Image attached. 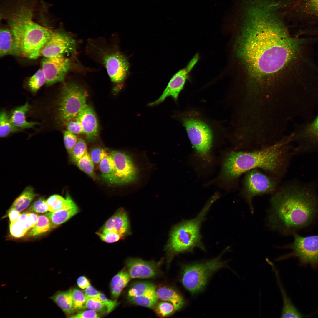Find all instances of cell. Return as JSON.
<instances>
[{"label": "cell", "instance_id": "cell-2", "mask_svg": "<svg viewBox=\"0 0 318 318\" xmlns=\"http://www.w3.org/2000/svg\"><path fill=\"white\" fill-rule=\"evenodd\" d=\"M318 184H286L273 194L266 222L271 229L292 235L318 220Z\"/></svg>", "mask_w": 318, "mask_h": 318}, {"label": "cell", "instance_id": "cell-14", "mask_svg": "<svg viewBox=\"0 0 318 318\" xmlns=\"http://www.w3.org/2000/svg\"><path fill=\"white\" fill-rule=\"evenodd\" d=\"M75 42L67 33L60 30L53 31L49 40L42 48L40 56L51 57L75 49Z\"/></svg>", "mask_w": 318, "mask_h": 318}, {"label": "cell", "instance_id": "cell-50", "mask_svg": "<svg viewBox=\"0 0 318 318\" xmlns=\"http://www.w3.org/2000/svg\"><path fill=\"white\" fill-rule=\"evenodd\" d=\"M78 286L82 289H85L91 285L87 279L84 276H81L79 277L77 281Z\"/></svg>", "mask_w": 318, "mask_h": 318}, {"label": "cell", "instance_id": "cell-21", "mask_svg": "<svg viewBox=\"0 0 318 318\" xmlns=\"http://www.w3.org/2000/svg\"><path fill=\"white\" fill-rule=\"evenodd\" d=\"M79 211L78 207L73 201L64 208L54 211H49L45 214L49 220L52 230L66 222Z\"/></svg>", "mask_w": 318, "mask_h": 318}, {"label": "cell", "instance_id": "cell-6", "mask_svg": "<svg viewBox=\"0 0 318 318\" xmlns=\"http://www.w3.org/2000/svg\"><path fill=\"white\" fill-rule=\"evenodd\" d=\"M87 92L78 85L64 83L56 101L55 114L57 120L64 124L77 116L87 104Z\"/></svg>", "mask_w": 318, "mask_h": 318}, {"label": "cell", "instance_id": "cell-20", "mask_svg": "<svg viewBox=\"0 0 318 318\" xmlns=\"http://www.w3.org/2000/svg\"><path fill=\"white\" fill-rule=\"evenodd\" d=\"M268 263L271 266L276 276V281L281 294L283 305L281 317L302 318L304 317L294 305L290 298L288 296L281 283L278 271L272 262L269 261Z\"/></svg>", "mask_w": 318, "mask_h": 318}, {"label": "cell", "instance_id": "cell-22", "mask_svg": "<svg viewBox=\"0 0 318 318\" xmlns=\"http://www.w3.org/2000/svg\"><path fill=\"white\" fill-rule=\"evenodd\" d=\"M30 108L28 102L13 110L9 116L13 125L18 130L31 128L39 123L36 122H29L26 119V115Z\"/></svg>", "mask_w": 318, "mask_h": 318}, {"label": "cell", "instance_id": "cell-42", "mask_svg": "<svg viewBox=\"0 0 318 318\" xmlns=\"http://www.w3.org/2000/svg\"><path fill=\"white\" fill-rule=\"evenodd\" d=\"M67 130L74 134H84L80 120L78 115L65 122Z\"/></svg>", "mask_w": 318, "mask_h": 318}, {"label": "cell", "instance_id": "cell-15", "mask_svg": "<svg viewBox=\"0 0 318 318\" xmlns=\"http://www.w3.org/2000/svg\"><path fill=\"white\" fill-rule=\"evenodd\" d=\"M199 58V55L197 53L185 68L173 76L160 97L155 101L149 103L148 105L151 106L158 104L169 96H171L176 100L179 94L183 89L186 82L188 78L190 72L197 63Z\"/></svg>", "mask_w": 318, "mask_h": 318}, {"label": "cell", "instance_id": "cell-34", "mask_svg": "<svg viewBox=\"0 0 318 318\" xmlns=\"http://www.w3.org/2000/svg\"><path fill=\"white\" fill-rule=\"evenodd\" d=\"M18 130L12 124L6 112L4 110L1 111L0 114V137H5Z\"/></svg>", "mask_w": 318, "mask_h": 318}, {"label": "cell", "instance_id": "cell-45", "mask_svg": "<svg viewBox=\"0 0 318 318\" xmlns=\"http://www.w3.org/2000/svg\"><path fill=\"white\" fill-rule=\"evenodd\" d=\"M64 142L65 148L69 154L77 142L78 139L75 134L66 130L64 133Z\"/></svg>", "mask_w": 318, "mask_h": 318}, {"label": "cell", "instance_id": "cell-29", "mask_svg": "<svg viewBox=\"0 0 318 318\" xmlns=\"http://www.w3.org/2000/svg\"><path fill=\"white\" fill-rule=\"evenodd\" d=\"M102 177L108 183L114 184L115 166L112 155L110 154L103 159L99 164Z\"/></svg>", "mask_w": 318, "mask_h": 318}, {"label": "cell", "instance_id": "cell-32", "mask_svg": "<svg viewBox=\"0 0 318 318\" xmlns=\"http://www.w3.org/2000/svg\"><path fill=\"white\" fill-rule=\"evenodd\" d=\"M49 211L53 212L59 210L67 206L73 201L68 195L65 198L58 195L51 196L46 200Z\"/></svg>", "mask_w": 318, "mask_h": 318}, {"label": "cell", "instance_id": "cell-28", "mask_svg": "<svg viewBox=\"0 0 318 318\" xmlns=\"http://www.w3.org/2000/svg\"><path fill=\"white\" fill-rule=\"evenodd\" d=\"M37 196L31 186L27 187L12 203L10 209L20 212L25 210Z\"/></svg>", "mask_w": 318, "mask_h": 318}, {"label": "cell", "instance_id": "cell-5", "mask_svg": "<svg viewBox=\"0 0 318 318\" xmlns=\"http://www.w3.org/2000/svg\"><path fill=\"white\" fill-rule=\"evenodd\" d=\"M217 198L216 196H214L196 218L183 221L174 228L168 246V250L172 254L191 252L196 247L205 250L201 241V226L211 206Z\"/></svg>", "mask_w": 318, "mask_h": 318}, {"label": "cell", "instance_id": "cell-35", "mask_svg": "<svg viewBox=\"0 0 318 318\" xmlns=\"http://www.w3.org/2000/svg\"><path fill=\"white\" fill-rule=\"evenodd\" d=\"M94 163L90 154L87 152L76 164L80 170L90 177L95 178Z\"/></svg>", "mask_w": 318, "mask_h": 318}, {"label": "cell", "instance_id": "cell-3", "mask_svg": "<svg viewBox=\"0 0 318 318\" xmlns=\"http://www.w3.org/2000/svg\"><path fill=\"white\" fill-rule=\"evenodd\" d=\"M291 141L290 137L272 145L229 152L224 163V177L228 180H234L248 171L258 169L280 180L294 155V148L290 145Z\"/></svg>", "mask_w": 318, "mask_h": 318}, {"label": "cell", "instance_id": "cell-46", "mask_svg": "<svg viewBox=\"0 0 318 318\" xmlns=\"http://www.w3.org/2000/svg\"><path fill=\"white\" fill-rule=\"evenodd\" d=\"M109 154L106 150L100 147H96L92 148L90 154L94 163L95 164H99L103 159Z\"/></svg>", "mask_w": 318, "mask_h": 318}, {"label": "cell", "instance_id": "cell-33", "mask_svg": "<svg viewBox=\"0 0 318 318\" xmlns=\"http://www.w3.org/2000/svg\"><path fill=\"white\" fill-rule=\"evenodd\" d=\"M155 286L148 281H139L134 283L130 287L127 292L128 297L139 296L155 289Z\"/></svg>", "mask_w": 318, "mask_h": 318}, {"label": "cell", "instance_id": "cell-37", "mask_svg": "<svg viewBox=\"0 0 318 318\" xmlns=\"http://www.w3.org/2000/svg\"><path fill=\"white\" fill-rule=\"evenodd\" d=\"M153 309L156 314L161 317L170 316L175 311L173 305L170 302L165 301L157 302Z\"/></svg>", "mask_w": 318, "mask_h": 318}, {"label": "cell", "instance_id": "cell-25", "mask_svg": "<svg viewBox=\"0 0 318 318\" xmlns=\"http://www.w3.org/2000/svg\"><path fill=\"white\" fill-rule=\"evenodd\" d=\"M156 293L158 299L171 303L175 311L180 309L184 304V300L181 295L171 288L166 286L160 287L156 289Z\"/></svg>", "mask_w": 318, "mask_h": 318}, {"label": "cell", "instance_id": "cell-41", "mask_svg": "<svg viewBox=\"0 0 318 318\" xmlns=\"http://www.w3.org/2000/svg\"><path fill=\"white\" fill-rule=\"evenodd\" d=\"M86 308L94 310L99 313L107 314V309L102 301L98 297L86 298Z\"/></svg>", "mask_w": 318, "mask_h": 318}, {"label": "cell", "instance_id": "cell-43", "mask_svg": "<svg viewBox=\"0 0 318 318\" xmlns=\"http://www.w3.org/2000/svg\"><path fill=\"white\" fill-rule=\"evenodd\" d=\"M96 234L101 240L107 243L117 242L123 237L122 236L117 233L110 231L99 230Z\"/></svg>", "mask_w": 318, "mask_h": 318}, {"label": "cell", "instance_id": "cell-47", "mask_svg": "<svg viewBox=\"0 0 318 318\" xmlns=\"http://www.w3.org/2000/svg\"><path fill=\"white\" fill-rule=\"evenodd\" d=\"M98 297L104 304L107 309V314H108L112 311L118 304L116 300H112L107 299L105 295L100 293Z\"/></svg>", "mask_w": 318, "mask_h": 318}, {"label": "cell", "instance_id": "cell-12", "mask_svg": "<svg viewBox=\"0 0 318 318\" xmlns=\"http://www.w3.org/2000/svg\"><path fill=\"white\" fill-rule=\"evenodd\" d=\"M110 153L115 166L114 184L128 185L135 181L138 176L139 170L131 156L118 150L112 151Z\"/></svg>", "mask_w": 318, "mask_h": 318}, {"label": "cell", "instance_id": "cell-44", "mask_svg": "<svg viewBox=\"0 0 318 318\" xmlns=\"http://www.w3.org/2000/svg\"><path fill=\"white\" fill-rule=\"evenodd\" d=\"M28 211L30 212L38 213L48 212L49 211L46 200L43 198H39L31 204Z\"/></svg>", "mask_w": 318, "mask_h": 318}, {"label": "cell", "instance_id": "cell-31", "mask_svg": "<svg viewBox=\"0 0 318 318\" xmlns=\"http://www.w3.org/2000/svg\"><path fill=\"white\" fill-rule=\"evenodd\" d=\"M51 230L49 220L45 214L39 216L37 222L27 234L28 237L38 236Z\"/></svg>", "mask_w": 318, "mask_h": 318}, {"label": "cell", "instance_id": "cell-19", "mask_svg": "<svg viewBox=\"0 0 318 318\" xmlns=\"http://www.w3.org/2000/svg\"><path fill=\"white\" fill-rule=\"evenodd\" d=\"M78 116L87 138L89 140H94L98 135L99 128L96 116L93 109L87 104Z\"/></svg>", "mask_w": 318, "mask_h": 318}, {"label": "cell", "instance_id": "cell-18", "mask_svg": "<svg viewBox=\"0 0 318 318\" xmlns=\"http://www.w3.org/2000/svg\"><path fill=\"white\" fill-rule=\"evenodd\" d=\"M127 214L123 208L118 209L105 223L99 230L117 233L123 237L129 233Z\"/></svg>", "mask_w": 318, "mask_h": 318}, {"label": "cell", "instance_id": "cell-17", "mask_svg": "<svg viewBox=\"0 0 318 318\" xmlns=\"http://www.w3.org/2000/svg\"><path fill=\"white\" fill-rule=\"evenodd\" d=\"M105 63L108 74L114 82L123 81L128 71L129 64L122 55L114 53L108 55L105 59Z\"/></svg>", "mask_w": 318, "mask_h": 318}, {"label": "cell", "instance_id": "cell-52", "mask_svg": "<svg viewBox=\"0 0 318 318\" xmlns=\"http://www.w3.org/2000/svg\"><path fill=\"white\" fill-rule=\"evenodd\" d=\"M310 34L313 35H316L318 34V29L316 30H314V31H310Z\"/></svg>", "mask_w": 318, "mask_h": 318}, {"label": "cell", "instance_id": "cell-26", "mask_svg": "<svg viewBox=\"0 0 318 318\" xmlns=\"http://www.w3.org/2000/svg\"><path fill=\"white\" fill-rule=\"evenodd\" d=\"M50 299L66 314L69 315L73 313L72 289L65 291H58L51 297Z\"/></svg>", "mask_w": 318, "mask_h": 318}, {"label": "cell", "instance_id": "cell-24", "mask_svg": "<svg viewBox=\"0 0 318 318\" xmlns=\"http://www.w3.org/2000/svg\"><path fill=\"white\" fill-rule=\"evenodd\" d=\"M297 9L299 16L308 22L318 20V0H301Z\"/></svg>", "mask_w": 318, "mask_h": 318}, {"label": "cell", "instance_id": "cell-27", "mask_svg": "<svg viewBox=\"0 0 318 318\" xmlns=\"http://www.w3.org/2000/svg\"><path fill=\"white\" fill-rule=\"evenodd\" d=\"M130 279L128 272L125 269L119 271L113 277L111 281L110 288L111 294L113 298H118Z\"/></svg>", "mask_w": 318, "mask_h": 318}, {"label": "cell", "instance_id": "cell-39", "mask_svg": "<svg viewBox=\"0 0 318 318\" xmlns=\"http://www.w3.org/2000/svg\"><path fill=\"white\" fill-rule=\"evenodd\" d=\"M73 302V313L86 308V297L85 294L79 289H72Z\"/></svg>", "mask_w": 318, "mask_h": 318}, {"label": "cell", "instance_id": "cell-13", "mask_svg": "<svg viewBox=\"0 0 318 318\" xmlns=\"http://www.w3.org/2000/svg\"><path fill=\"white\" fill-rule=\"evenodd\" d=\"M69 59L63 54L44 58L41 63L42 69L45 74L48 86L63 81L70 66Z\"/></svg>", "mask_w": 318, "mask_h": 318}, {"label": "cell", "instance_id": "cell-38", "mask_svg": "<svg viewBox=\"0 0 318 318\" xmlns=\"http://www.w3.org/2000/svg\"><path fill=\"white\" fill-rule=\"evenodd\" d=\"M87 152L85 142L82 138L78 139L77 142L69 153L71 161L73 163H77Z\"/></svg>", "mask_w": 318, "mask_h": 318}, {"label": "cell", "instance_id": "cell-10", "mask_svg": "<svg viewBox=\"0 0 318 318\" xmlns=\"http://www.w3.org/2000/svg\"><path fill=\"white\" fill-rule=\"evenodd\" d=\"M293 236L292 242L284 247L290 249L291 252L279 259L296 257L303 263L316 266L318 264V235L302 236L296 233Z\"/></svg>", "mask_w": 318, "mask_h": 318}, {"label": "cell", "instance_id": "cell-51", "mask_svg": "<svg viewBox=\"0 0 318 318\" xmlns=\"http://www.w3.org/2000/svg\"><path fill=\"white\" fill-rule=\"evenodd\" d=\"M8 214L10 223L16 221L21 214L18 211L12 209H10L8 211Z\"/></svg>", "mask_w": 318, "mask_h": 318}, {"label": "cell", "instance_id": "cell-16", "mask_svg": "<svg viewBox=\"0 0 318 318\" xmlns=\"http://www.w3.org/2000/svg\"><path fill=\"white\" fill-rule=\"evenodd\" d=\"M160 263L130 258L126 262L127 270L131 279H147L155 277L159 273Z\"/></svg>", "mask_w": 318, "mask_h": 318}, {"label": "cell", "instance_id": "cell-9", "mask_svg": "<svg viewBox=\"0 0 318 318\" xmlns=\"http://www.w3.org/2000/svg\"><path fill=\"white\" fill-rule=\"evenodd\" d=\"M189 139L198 154L206 158L211 147L212 130L204 120L196 116H187L182 120Z\"/></svg>", "mask_w": 318, "mask_h": 318}, {"label": "cell", "instance_id": "cell-4", "mask_svg": "<svg viewBox=\"0 0 318 318\" xmlns=\"http://www.w3.org/2000/svg\"><path fill=\"white\" fill-rule=\"evenodd\" d=\"M36 6L23 2L14 6L4 15L15 38L18 55L35 59L50 39L53 31L34 21Z\"/></svg>", "mask_w": 318, "mask_h": 318}, {"label": "cell", "instance_id": "cell-1", "mask_svg": "<svg viewBox=\"0 0 318 318\" xmlns=\"http://www.w3.org/2000/svg\"><path fill=\"white\" fill-rule=\"evenodd\" d=\"M236 50L252 75L262 77L287 69L297 76L310 69L314 57L311 36H293L283 20L282 2L245 0Z\"/></svg>", "mask_w": 318, "mask_h": 318}, {"label": "cell", "instance_id": "cell-7", "mask_svg": "<svg viewBox=\"0 0 318 318\" xmlns=\"http://www.w3.org/2000/svg\"><path fill=\"white\" fill-rule=\"evenodd\" d=\"M222 255L205 262L183 266L181 281L186 289L193 294L202 291L211 276L226 266Z\"/></svg>", "mask_w": 318, "mask_h": 318}, {"label": "cell", "instance_id": "cell-23", "mask_svg": "<svg viewBox=\"0 0 318 318\" xmlns=\"http://www.w3.org/2000/svg\"><path fill=\"white\" fill-rule=\"evenodd\" d=\"M18 55L15 38L9 28L2 27L0 32V56Z\"/></svg>", "mask_w": 318, "mask_h": 318}, {"label": "cell", "instance_id": "cell-40", "mask_svg": "<svg viewBox=\"0 0 318 318\" xmlns=\"http://www.w3.org/2000/svg\"><path fill=\"white\" fill-rule=\"evenodd\" d=\"M10 232L16 238H20L24 236L29 231L26 224L21 220L17 219L9 225Z\"/></svg>", "mask_w": 318, "mask_h": 318}, {"label": "cell", "instance_id": "cell-48", "mask_svg": "<svg viewBox=\"0 0 318 318\" xmlns=\"http://www.w3.org/2000/svg\"><path fill=\"white\" fill-rule=\"evenodd\" d=\"M97 312L91 309L80 312L71 315L69 317L74 318H100V315Z\"/></svg>", "mask_w": 318, "mask_h": 318}, {"label": "cell", "instance_id": "cell-11", "mask_svg": "<svg viewBox=\"0 0 318 318\" xmlns=\"http://www.w3.org/2000/svg\"><path fill=\"white\" fill-rule=\"evenodd\" d=\"M292 137L297 144L295 155L318 151V113L311 120L296 125Z\"/></svg>", "mask_w": 318, "mask_h": 318}, {"label": "cell", "instance_id": "cell-30", "mask_svg": "<svg viewBox=\"0 0 318 318\" xmlns=\"http://www.w3.org/2000/svg\"><path fill=\"white\" fill-rule=\"evenodd\" d=\"M131 303L149 308L153 309L157 303L158 299L156 293V289L142 295L128 297Z\"/></svg>", "mask_w": 318, "mask_h": 318}, {"label": "cell", "instance_id": "cell-36", "mask_svg": "<svg viewBox=\"0 0 318 318\" xmlns=\"http://www.w3.org/2000/svg\"><path fill=\"white\" fill-rule=\"evenodd\" d=\"M46 83L45 74L41 69L30 77L28 82V86L32 91L35 93Z\"/></svg>", "mask_w": 318, "mask_h": 318}, {"label": "cell", "instance_id": "cell-8", "mask_svg": "<svg viewBox=\"0 0 318 318\" xmlns=\"http://www.w3.org/2000/svg\"><path fill=\"white\" fill-rule=\"evenodd\" d=\"M245 173L241 194L253 213L254 198L257 196L273 194L278 188L280 180L258 169L250 170Z\"/></svg>", "mask_w": 318, "mask_h": 318}, {"label": "cell", "instance_id": "cell-49", "mask_svg": "<svg viewBox=\"0 0 318 318\" xmlns=\"http://www.w3.org/2000/svg\"><path fill=\"white\" fill-rule=\"evenodd\" d=\"M100 293L93 286L90 285L85 290V294L86 298H90L98 297Z\"/></svg>", "mask_w": 318, "mask_h": 318}]
</instances>
